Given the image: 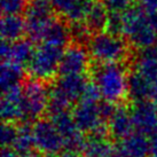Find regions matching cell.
<instances>
[{
	"instance_id": "cell-24",
	"label": "cell",
	"mask_w": 157,
	"mask_h": 157,
	"mask_svg": "<svg viewBox=\"0 0 157 157\" xmlns=\"http://www.w3.org/2000/svg\"><path fill=\"white\" fill-rule=\"evenodd\" d=\"M51 121L55 125L57 131L61 133L64 140L72 138L78 133H82L76 125L72 113H70L69 111H62V113L51 115Z\"/></svg>"
},
{
	"instance_id": "cell-18",
	"label": "cell",
	"mask_w": 157,
	"mask_h": 157,
	"mask_svg": "<svg viewBox=\"0 0 157 157\" xmlns=\"http://www.w3.org/2000/svg\"><path fill=\"white\" fill-rule=\"evenodd\" d=\"M24 67L16 64L12 61H5L1 64L0 71V85L2 93L18 87L24 78Z\"/></svg>"
},
{
	"instance_id": "cell-21",
	"label": "cell",
	"mask_w": 157,
	"mask_h": 157,
	"mask_svg": "<svg viewBox=\"0 0 157 157\" xmlns=\"http://www.w3.org/2000/svg\"><path fill=\"white\" fill-rule=\"evenodd\" d=\"M109 16V10L105 7V5L100 1H93L91 8L88 10L85 23L87 24L90 30L94 33L102 32L107 26Z\"/></svg>"
},
{
	"instance_id": "cell-30",
	"label": "cell",
	"mask_w": 157,
	"mask_h": 157,
	"mask_svg": "<svg viewBox=\"0 0 157 157\" xmlns=\"http://www.w3.org/2000/svg\"><path fill=\"white\" fill-rule=\"evenodd\" d=\"M133 0H103V4L109 12L122 13L132 7Z\"/></svg>"
},
{
	"instance_id": "cell-11",
	"label": "cell",
	"mask_w": 157,
	"mask_h": 157,
	"mask_svg": "<svg viewBox=\"0 0 157 157\" xmlns=\"http://www.w3.org/2000/svg\"><path fill=\"white\" fill-rule=\"evenodd\" d=\"M134 128L140 133L151 134L157 130V103L144 100L134 102L131 109Z\"/></svg>"
},
{
	"instance_id": "cell-39",
	"label": "cell",
	"mask_w": 157,
	"mask_h": 157,
	"mask_svg": "<svg viewBox=\"0 0 157 157\" xmlns=\"http://www.w3.org/2000/svg\"><path fill=\"white\" fill-rule=\"evenodd\" d=\"M149 157H157V154H156V155H150Z\"/></svg>"
},
{
	"instance_id": "cell-32",
	"label": "cell",
	"mask_w": 157,
	"mask_h": 157,
	"mask_svg": "<svg viewBox=\"0 0 157 157\" xmlns=\"http://www.w3.org/2000/svg\"><path fill=\"white\" fill-rule=\"evenodd\" d=\"M10 51H12V43L2 40L1 46H0V55L2 61H9V57H10Z\"/></svg>"
},
{
	"instance_id": "cell-29",
	"label": "cell",
	"mask_w": 157,
	"mask_h": 157,
	"mask_svg": "<svg viewBox=\"0 0 157 157\" xmlns=\"http://www.w3.org/2000/svg\"><path fill=\"white\" fill-rule=\"evenodd\" d=\"M107 32L113 33V35H119L122 33L123 30V14L117 12H109L108 16V22L105 26Z\"/></svg>"
},
{
	"instance_id": "cell-13",
	"label": "cell",
	"mask_w": 157,
	"mask_h": 157,
	"mask_svg": "<svg viewBox=\"0 0 157 157\" xmlns=\"http://www.w3.org/2000/svg\"><path fill=\"white\" fill-rule=\"evenodd\" d=\"M116 154L119 157H149L150 156V140L147 134L132 133L119 140Z\"/></svg>"
},
{
	"instance_id": "cell-19",
	"label": "cell",
	"mask_w": 157,
	"mask_h": 157,
	"mask_svg": "<svg viewBox=\"0 0 157 157\" xmlns=\"http://www.w3.org/2000/svg\"><path fill=\"white\" fill-rule=\"evenodd\" d=\"M135 71L144 75L149 80L157 78V46L141 49L135 62Z\"/></svg>"
},
{
	"instance_id": "cell-22",
	"label": "cell",
	"mask_w": 157,
	"mask_h": 157,
	"mask_svg": "<svg viewBox=\"0 0 157 157\" xmlns=\"http://www.w3.org/2000/svg\"><path fill=\"white\" fill-rule=\"evenodd\" d=\"M70 38H71L70 28H68L62 21L54 18L53 22L48 25L47 30L45 32L43 41L46 44L63 47L69 43Z\"/></svg>"
},
{
	"instance_id": "cell-7",
	"label": "cell",
	"mask_w": 157,
	"mask_h": 157,
	"mask_svg": "<svg viewBox=\"0 0 157 157\" xmlns=\"http://www.w3.org/2000/svg\"><path fill=\"white\" fill-rule=\"evenodd\" d=\"M35 148L45 156L60 155L64 146V139L52 121L39 119L33 125Z\"/></svg>"
},
{
	"instance_id": "cell-31",
	"label": "cell",
	"mask_w": 157,
	"mask_h": 157,
	"mask_svg": "<svg viewBox=\"0 0 157 157\" xmlns=\"http://www.w3.org/2000/svg\"><path fill=\"white\" fill-rule=\"evenodd\" d=\"M100 98H101V93H100L99 87H98V85H96L94 82H92V83L88 82L87 86H86L85 92H84V94H83L82 100L91 101V102H99V99H100Z\"/></svg>"
},
{
	"instance_id": "cell-15",
	"label": "cell",
	"mask_w": 157,
	"mask_h": 157,
	"mask_svg": "<svg viewBox=\"0 0 157 157\" xmlns=\"http://www.w3.org/2000/svg\"><path fill=\"white\" fill-rule=\"evenodd\" d=\"M134 130V124L132 121L131 110L126 107L119 105L116 108L113 115L108 121V131L109 134L117 140H122L131 135Z\"/></svg>"
},
{
	"instance_id": "cell-25",
	"label": "cell",
	"mask_w": 157,
	"mask_h": 157,
	"mask_svg": "<svg viewBox=\"0 0 157 157\" xmlns=\"http://www.w3.org/2000/svg\"><path fill=\"white\" fill-rule=\"evenodd\" d=\"M33 147H35L33 126L31 127L28 122H24L20 126H17V136L12 148H14L21 155H26L30 154L31 149Z\"/></svg>"
},
{
	"instance_id": "cell-34",
	"label": "cell",
	"mask_w": 157,
	"mask_h": 157,
	"mask_svg": "<svg viewBox=\"0 0 157 157\" xmlns=\"http://www.w3.org/2000/svg\"><path fill=\"white\" fill-rule=\"evenodd\" d=\"M150 140V155H156L157 154V130L154 131L151 134H149Z\"/></svg>"
},
{
	"instance_id": "cell-37",
	"label": "cell",
	"mask_w": 157,
	"mask_h": 157,
	"mask_svg": "<svg viewBox=\"0 0 157 157\" xmlns=\"http://www.w3.org/2000/svg\"><path fill=\"white\" fill-rule=\"evenodd\" d=\"M150 98L153 99L154 102L157 103V78L151 82V94H150Z\"/></svg>"
},
{
	"instance_id": "cell-3",
	"label": "cell",
	"mask_w": 157,
	"mask_h": 157,
	"mask_svg": "<svg viewBox=\"0 0 157 157\" xmlns=\"http://www.w3.org/2000/svg\"><path fill=\"white\" fill-rule=\"evenodd\" d=\"M88 52L101 64L122 63L128 57V46L118 35L98 32L88 41Z\"/></svg>"
},
{
	"instance_id": "cell-6",
	"label": "cell",
	"mask_w": 157,
	"mask_h": 157,
	"mask_svg": "<svg viewBox=\"0 0 157 157\" xmlns=\"http://www.w3.org/2000/svg\"><path fill=\"white\" fill-rule=\"evenodd\" d=\"M72 116L82 133H109L105 125L99 102L80 100L75 105Z\"/></svg>"
},
{
	"instance_id": "cell-10",
	"label": "cell",
	"mask_w": 157,
	"mask_h": 157,
	"mask_svg": "<svg viewBox=\"0 0 157 157\" xmlns=\"http://www.w3.org/2000/svg\"><path fill=\"white\" fill-rule=\"evenodd\" d=\"M90 52L82 44L70 45L63 51L60 63V74L83 75L90 67Z\"/></svg>"
},
{
	"instance_id": "cell-8",
	"label": "cell",
	"mask_w": 157,
	"mask_h": 157,
	"mask_svg": "<svg viewBox=\"0 0 157 157\" xmlns=\"http://www.w3.org/2000/svg\"><path fill=\"white\" fill-rule=\"evenodd\" d=\"M24 102H25L26 122L39 119L48 109L49 92L41 80L32 79L24 85Z\"/></svg>"
},
{
	"instance_id": "cell-23",
	"label": "cell",
	"mask_w": 157,
	"mask_h": 157,
	"mask_svg": "<svg viewBox=\"0 0 157 157\" xmlns=\"http://www.w3.org/2000/svg\"><path fill=\"white\" fill-rule=\"evenodd\" d=\"M32 40L30 39H20L15 43H12V51H10V57L9 61L14 62L20 66H28L30 63L31 59L35 53Z\"/></svg>"
},
{
	"instance_id": "cell-17",
	"label": "cell",
	"mask_w": 157,
	"mask_h": 157,
	"mask_svg": "<svg viewBox=\"0 0 157 157\" xmlns=\"http://www.w3.org/2000/svg\"><path fill=\"white\" fill-rule=\"evenodd\" d=\"M25 32V20H23L20 15H4V17L1 18L0 33L2 40L15 43L22 39Z\"/></svg>"
},
{
	"instance_id": "cell-4",
	"label": "cell",
	"mask_w": 157,
	"mask_h": 157,
	"mask_svg": "<svg viewBox=\"0 0 157 157\" xmlns=\"http://www.w3.org/2000/svg\"><path fill=\"white\" fill-rule=\"evenodd\" d=\"M63 55L62 47L44 43L35 49L33 56L28 64V71L33 79L48 82L60 72V63Z\"/></svg>"
},
{
	"instance_id": "cell-14",
	"label": "cell",
	"mask_w": 157,
	"mask_h": 157,
	"mask_svg": "<svg viewBox=\"0 0 157 157\" xmlns=\"http://www.w3.org/2000/svg\"><path fill=\"white\" fill-rule=\"evenodd\" d=\"M88 80L84 75H63L54 87L72 105L83 98Z\"/></svg>"
},
{
	"instance_id": "cell-1",
	"label": "cell",
	"mask_w": 157,
	"mask_h": 157,
	"mask_svg": "<svg viewBox=\"0 0 157 157\" xmlns=\"http://www.w3.org/2000/svg\"><path fill=\"white\" fill-rule=\"evenodd\" d=\"M93 78L105 101L115 105L128 96V74L121 63L101 64L95 68Z\"/></svg>"
},
{
	"instance_id": "cell-12",
	"label": "cell",
	"mask_w": 157,
	"mask_h": 157,
	"mask_svg": "<svg viewBox=\"0 0 157 157\" xmlns=\"http://www.w3.org/2000/svg\"><path fill=\"white\" fill-rule=\"evenodd\" d=\"M54 12L70 23L83 22L94 0H49Z\"/></svg>"
},
{
	"instance_id": "cell-16",
	"label": "cell",
	"mask_w": 157,
	"mask_h": 157,
	"mask_svg": "<svg viewBox=\"0 0 157 157\" xmlns=\"http://www.w3.org/2000/svg\"><path fill=\"white\" fill-rule=\"evenodd\" d=\"M108 133H92L84 147V157H113L116 149L107 138Z\"/></svg>"
},
{
	"instance_id": "cell-38",
	"label": "cell",
	"mask_w": 157,
	"mask_h": 157,
	"mask_svg": "<svg viewBox=\"0 0 157 157\" xmlns=\"http://www.w3.org/2000/svg\"><path fill=\"white\" fill-rule=\"evenodd\" d=\"M18 157H35V156H32V155H30V154H26V155H21V154H20V156Z\"/></svg>"
},
{
	"instance_id": "cell-35",
	"label": "cell",
	"mask_w": 157,
	"mask_h": 157,
	"mask_svg": "<svg viewBox=\"0 0 157 157\" xmlns=\"http://www.w3.org/2000/svg\"><path fill=\"white\" fill-rule=\"evenodd\" d=\"M20 154L12 147H2L1 150V156L0 157H18Z\"/></svg>"
},
{
	"instance_id": "cell-5",
	"label": "cell",
	"mask_w": 157,
	"mask_h": 157,
	"mask_svg": "<svg viewBox=\"0 0 157 157\" xmlns=\"http://www.w3.org/2000/svg\"><path fill=\"white\" fill-rule=\"evenodd\" d=\"M53 9L49 0H30L25 9L26 35L32 41H43L48 25L53 22Z\"/></svg>"
},
{
	"instance_id": "cell-2",
	"label": "cell",
	"mask_w": 157,
	"mask_h": 157,
	"mask_svg": "<svg viewBox=\"0 0 157 157\" xmlns=\"http://www.w3.org/2000/svg\"><path fill=\"white\" fill-rule=\"evenodd\" d=\"M122 35L133 47L144 49L157 44V32L148 21V14L142 7H131L123 13Z\"/></svg>"
},
{
	"instance_id": "cell-20",
	"label": "cell",
	"mask_w": 157,
	"mask_h": 157,
	"mask_svg": "<svg viewBox=\"0 0 157 157\" xmlns=\"http://www.w3.org/2000/svg\"><path fill=\"white\" fill-rule=\"evenodd\" d=\"M151 94V80L134 71L128 75V98L134 102L144 101L150 98Z\"/></svg>"
},
{
	"instance_id": "cell-26",
	"label": "cell",
	"mask_w": 157,
	"mask_h": 157,
	"mask_svg": "<svg viewBox=\"0 0 157 157\" xmlns=\"http://www.w3.org/2000/svg\"><path fill=\"white\" fill-rule=\"evenodd\" d=\"M91 32L92 31L85 22H75L70 24L71 38H74L77 44H83V41H90Z\"/></svg>"
},
{
	"instance_id": "cell-36",
	"label": "cell",
	"mask_w": 157,
	"mask_h": 157,
	"mask_svg": "<svg viewBox=\"0 0 157 157\" xmlns=\"http://www.w3.org/2000/svg\"><path fill=\"white\" fill-rule=\"evenodd\" d=\"M148 14V21L150 25L153 26V29L157 32V12H151Z\"/></svg>"
},
{
	"instance_id": "cell-28",
	"label": "cell",
	"mask_w": 157,
	"mask_h": 157,
	"mask_svg": "<svg viewBox=\"0 0 157 157\" xmlns=\"http://www.w3.org/2000/svg\"><path fill=\"white\" fill-rule=\"evenodd\" d=\"M16 136H17V126H15L14 123L4 122L0 128V139L2 147H13Z\"/></svg>"
},
{
	"instance_id": "cell-9",
	"label": "cell",
	"mask_w": 157,
	"mask_h": 157,
	"mask_svg": "<svg viewBox=\"0 0 157 157\" xmlns=\"http://www.w3.org/2000/svg\"><path fill=\"white\" fill-rule=\"evenodd\" d=\"M0 113L2 121L6 123L26 122L24 93L21 86L4 93Z\"/></svg>"
},
{
	"instance_id": "cell-27",
	"label": "cell",
	"mask_w": 157,
	"mask_h": 157,
	"mask_svg": "<svg viewBox=\"0 0 157 157\" xmlns=\"http://www.w3.org/2000/svg\"><path fill=\"white\" fill-rule=\"evenodd\" d=\"M28 0H1V12L4 15H20L25 12Z\"/></svg>"
},
{
	"instance_id": "cell-33",
	"label": "cell",
	"mask_w": 157,
	"mask_h": 157,
	"mask_svg": "<svg viewBox=\"0 0 157 157\" xmlns=\"http://www.w3.org/2000/svg\"><path fill=\"white\" fill-rule=\"evenodd\" d=\"M140 7L147 12V13H151V12H157V0H139Z\"/></svg>"
}]
</instances>
